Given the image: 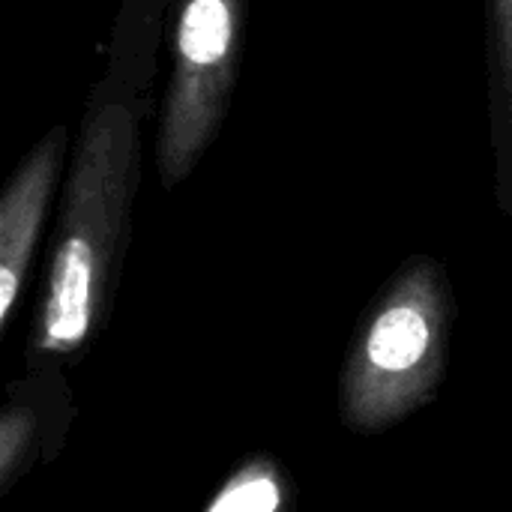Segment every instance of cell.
Listing matches in <instances>:
<instances>
[{"label":"cell","mask_w":512,"mask_h":512,"mask_svg":"<svg viewBox=\"0 0 512 512\" xmlns=\"http://www.w3.org/2000/svg\"><path fill=\"white\" fill-rule=\"evenodd\" d=\"M165 12L162 0H120L102 72L87 93L42 303V342L51 351H72L90 336L123 261L144 177V123L168 30Z\"/></svg>","instance_id":"1"},{"label":"cell","mask_w":512,"mask_h":512,"mask_svg":"<svg viewBox=\"0 0 512 512\" xmlns=\"http://www.w3.org/2000/svg\"><path fill=\"white\" fill-rule=\"evenodd\" d=\"M249 0H171L168 84L156 129V174L165 192L192 177L228 117L246 36Z\"/></svg>","instance_id":"2"},{"label":"cell","mask_w":512,"mask_h":512,"mask_svg":"<svg viewBox=\"0 0 512 512\" xmlns=\"http://www.w3.org/2000/svg\"><path fill=\"white\" fill-rule=\"evenodd\" d=\"M69 147V129L51 126L15 165L0 192V327L9 324L27 267L42 237L57 177Z\"/></svg>","instance_id":"3"},{"label":"cell","mask_w":512,"mask_h":512,"mask_svg":"<svg viewBox=\"0 0 512 512\" xmlns=\"http://www.w3.org/2000/svg\"><path fill=\"white\" fill-rule=\"evenodd\" d=\"M486 66L495 201L512 219V0H486Z\"/></svg>","instance_id":"4"},{"label":"cell","mask_w":512,"mask_h":512,"mask_svg":"<svg viewBox=\"0 0 512 512\" xmlns=\"http://www.w3.org/2000/svg\"><path fill=\"white\" fill-rule=\"evenodd\" d=\"M279 504L282 495L270 477H246L228 486L207 512H276Z\"/></svg>","instance_id":"5"},{"label":"cell","mask_w":512,"mask_h":512,"mask_svg":"<svg viewBox=\"0 0 512 512\" xmlns=\"http://www.w3.org/2000/svg\"><path fill=\"white\" fill-rule=\"evenodd\" d=\"M162 3H165V6H171V0H162Z\"/></svg>","instance_id":"6"}]
</instances>
